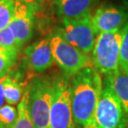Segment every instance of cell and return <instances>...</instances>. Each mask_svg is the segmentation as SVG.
Here are the masks:
<instances>
[{"label": "cell", "mask_w": 128, "mask_h": 128, "mask_svg": "<svg viewBox=\"0 0 128 128\" xmlns=\"http://www.w3.org/2000/svg\"><path fill=\"white\" fill-rule=\"evenodd\" d=\"M100 74L94 66H88L72 76L70 80L72 110L76 126L83 128L93 122L103 89Z\"/></svg>", "instance_id": "obj_1"}, {"label": "cell", "mask_w": 128, "mask_h": 128, "mask_svg": "<svg viewBox=\"0 0 128 128\" xmlns=\"http://www.w3.org/2000/svg\"><path fill=\"white\" fill-rule=\"evenodd\" d=\"M55 78L35 76L25 88L28 109L34 128H49L50 112Z\"/></svg>", "instance_id": "obj_2"}, {"label": "cell", "mask_w": 128, "mask_h": 128, "mask_svg": "<svg viewBox=\"0 0 128 128\" xmlns=\"http://www.w3.org/2000/svg\"><path fill=\"white\" fill-rule=\"evenodd\" d=\"M123 28L118 31L100 33L96 39L91 60L94 68L104 76L119 68Z\"/></svg>", "instance_id": "obj_3"}, {"label": "cell", "mask_w": 128, "mask_h": 128, "mask_svg": "<svg viewBox=\"0 0 128 128\" xmlns=\"http://www.w3.org/2000/svg\"><path fill=\"white\" fill-rule=\"evenodd\" d=\"M69 76L65 74V76H59L55 78L49 128H75Z\"/></svg>", "instance_id": "obj_4"}, {"label": "cell", "mask_w": 128, "mask_h": 128, "mask_svg": "<svg viewBox=\"0 0 128 128\" xmlns=\"http://www.w3.org/2000/svg\"><path fill=\"white\" fill-rule=\"evenodd\" d=\"M50 45L54 61L68 76H74L90 66L91 58L86 53L68 43L56 32L50 36Z\"/></svg>", "instance_id": "obj_5"}, {"label": "cell", "mask_w": 128, "mask_h": 128, "mask_svg": "<svg viewBox=\"0 0 128 128\" xmlns=\"http://www.w3.org/2000/svg\"><path fill=\"white\" fill-rule=\"evenodd\" d=\"M128 116L121 102L108 86L104 85L97 103L94 123L97 128H126Z\"/></svg>", "instance_id": "obj_6"}, {"label": "cell", "mask_w": 128, "mask_h": 128, "mask_svg": "<svg viewBox=\"0 0 128 128\" xmlns=\"http://www.w3.org/2000/svg\"><path fill=\"white\" fill-rule=\"evenodd\" d=\"M92 18L90 15L79 19H62V27L57 32L71 45L88 54L92 52L96 39Z\"/></svg>", "instance_id": "obj_7"}, {"label": "cell", "mask_w": 128, "mask_h": 128, "mask_svg": "<svg viewBox=\"0 0 128 128\" xmlns=\"http://www.w3.org/2000/svg\"><path fill=\"white\" fill-rule=\"evenodd\" d=\"M92 21L96 34L118 31L128 22V11L123 7L104 4L96 10Z\"/></svg>", "instance_id": "obj_8"}, {"label": "cell", "mask_w": 128, "mask_h": 128, "mask_svg": "<svg viewBox=\"0 0 128 128\" xmlns=\"http://www.w3.org/2000/svg\"><path fill=\"white\" fill-rule=\"evenodd\" d=\"M24 65L32 73H42L55 62L50 45V38H45L32 43L24 52Z\"/></svg>", "instance_id": "obj_9"}, {"label": "cell", "mask_w": 128, "mask_h": 128, "mask_svg": "<svg viewBox=\"0 0 128 128\" xmlns=\"http://www.w3.org/2000/svg\"><path fill=\"white\" fill-rule=\"evenodd\" d=\"M35 10L22 0H15L14 10L9 28L21 47L31 40L34 27Z\"/></svg>", "instance_id": "obj_10"}, {"label": "cell", "mask_w": 128, "mask_h": 128, "mask_svg": "<svg viewBox=\"0 0 128 128\" xmlns=\"http://www.w3.org/2000/svg\"><path fill=\"white\" fill-rule=\"evenodd\" d=\"M98 0H57V14L62 19H79L90 16Z\"/></svg>", "instance_id": "obj_11"}, {"label": "cell", "mask_w": 128, "mask_h": 128, "mask_svg": "<svg viewBox=\"0 0 128 128\" xmlns=\"http://www.w3.org/2000/svg\"><path fill=\"white\" fill-rule=\"evenodd\" d=\"M104 85L113 92L128 116V70L119 66L117 71L105 76Z\"/></svg>", "instance_id": "obj_12"}, {"label": "cell", "mask_w": 128, "mask_h": 128, "mask_svg": "<svg viewBox=\"0 0 128 128\" xmlns=\"http://www.w3.org/2000/svg\"><path fill=\"white\" fill-rule=\"evenodd\" d=\"M4 88L5 102H7V104L14 106L22 100L25 90L21 82H19L16 76L12 78L10 75L5 76Z\"/></svg>", "instance_id": "obj_13"}, {"label": "cell", "mask_w": 128, "mask_h": 128, "mask_svg": "<svg viewBox=\"0 0 128 128\" xmlns=\"http://www.w3.org/2000/svg\"><path fill=\"white\" fill-rule=\"evenodd\" d=\"M18 116L14 128H34L29 116L28 109V96L25 91L22 98L18 106Z\"/></svg>", "instance_id": "obj_14"}, {"label": "cell", "mask_w": 128, "mask_h": 128, "mask_svg": "<svg viewBox=\"0 0 128 128\" xmlns=\"http://www.w3.org/2000/svg\"><path fill=\"white\" fill-rule=\"evenodd\" d=\"M18 116V108L12 105L4 104L0 107V128H14Z\"/></svg>", "instance_id": "obj_15"}, {"label": "cell", "mask_w": 128, "mask_h": 128, "mask_svg": "<svg viewBox=\"0 0 128 128\" xmlns=\"http://www.w3.org/2000/svg\"><path fill=\"white\" fill-rule=\"evenodd\" d=\"M15 0H0V31L9 26L14 10Z\"/></svg>", "instance_id": "obj_16"}, {"label": "cell", "mask_w": 128, "mask_h": 128, "mask_svg": "<svg viewBox=\"0 0 128 128\" xmlns=\"http://www.w3.org/2000/svg\"><path fill=\"white\" fill-rule=\"evenodd\" d=\"M0 45L4 49L19 52L22 47L18 42L14 32L9 27L0 31Z\"/></svg>", "instance_id": "obj_17"}, {"label": "cell", "mask_w": 128, "mask_h": 128, "mask_svg": "<svg viewBox=\"0 0 128 128\" xmlns=\"http://www.w3.org/2000/svg\"><path fill=\"white\" fill-rule=\"evenodd\" d=\"M18 52L15 51H6L0 52V78L7 76L12 65L16 62Z\"/></svg>", "instance_id": "obj_18"}, {"label": "cell", "mask_w": 128, "mask_h": 128, "mask_svg": "<svg viewBox=\"0 0 128 128\" xmlns=\"http://www.w3.org/2000/svg\"><path fill=\"white\" fill-rule=\"evenodd\" d=\"M119 66L128 70V22L123 28L121 48H120V65Z\"/></svg>", "instance_id": "obj_19"}, {"label": "cell", "mask_w": 128, "mask_h": 128, "mask_svg": "<svg viewBox=\"0 0 128 128\" xmlns=\"http://www.w3.org/2000/svg\"><path fill=\"white\" fill-rule=\"evenodd\" d=\"M5 76L0 78V107H2L4 105L5 102V96H4V79Z\"/></svg>", "instance_id": "obj_20"}, {"label": "cell", "mask_w": 128, "mask_h": 128, "mask_svg": "<svg viewBox=\"0 0 128 128\" xmlns=\"http://www.w3.org/2000/svg\"><path fill=\"white\" fill-rule=\"evenodd\" d=\"M22 1L28 5H29L31 8H32L35 11L39 8L40 4L42 2V0H22Z\"/></svg>", "instance_id": "obj_21"}, {"label": "cell", "mask_w": 128, "mask_h": 128, "mask_svg": "<svg viewBox=\"0 0 128 128\" xmlns=\"http://www.w3.org/2000/svg\"><path fill=\"white\" fill-rule=\"evenodd\" d=\"M83 128H97V127L96 126V125H95V123H94V122H92V123L88 124V126H85V127H83Z\"/></svg>", "instance_id": "obj_22"}, {"label": "cell", "mask_w": 128, "mask_h": 128, "mask_svg": "<svg viewBox=\"0 0 128 128\" xmlns=\"http://www.w3.org/2000/svg\"><path fill=\"white\" fill-rule=\"evenodd\" d=\"M6 51H8V50H6V49H4V48H2L1 45H0V52H6Z\"/></svg>", "instance_id": "obj_23"}, {"label": "cell", "mask_w": 128, "mask_h": 128, "mask_svg": "<svg viewBox=\"0 0 128 128\" xmlns=\"http://www.w3.org/2000/svg\"><path fill=\"white\" fill-rule=\"evenodd\" d=\"M126 128H128V123H127V126H126Z\"/></svg>", "instance_id": "obj_24"}]
</instances>
